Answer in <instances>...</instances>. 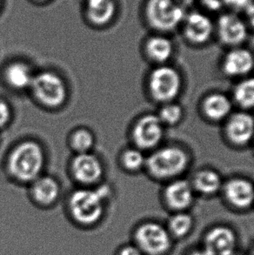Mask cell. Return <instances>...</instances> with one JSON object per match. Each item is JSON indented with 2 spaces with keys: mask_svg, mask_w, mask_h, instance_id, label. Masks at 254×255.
Listing matches in <instances>:
<instances>
[{
  "mask_svg": "<svg viewBox=\"0 0 254 255\" xmlns=\"http://www.w3.org/2000/svg\"><path fill=\"white\" fill-rule=\"evenodd\" d=\"M108 198L109 189L106 186L77 190L70 197L69 212L77 224L92 227L102 220Z\"/></svg>",
  "mask_w": 254,
  "mask_h": 255,
  "instance_id": "1",
  "label": "cell"
},
{
  "mask_svg": "<svg viewBox=\"0 0 254 255\" xmlns=\"http://www.w3.org/2000/svg\"><path fill=\"white\" fill-rule=\"evenodd\" d=\"M45 162L40 145L33 141H24L16 146L9 159V168L16 179L33 182L41 173Z\"/></svg>",
  "mask_w": 254,
  "mask_h": 255,
  "instance_id": "2",
  "label": "cell"
},
{
  "mask_svg": "<svg viewBox=\"0 0 254 255\" xmlns=\"http://www.w3.org/2000/svg\"><path fill=\"white\" fill-rule=\"evenodd\" d=\"M151 175L170 179L182 173L189 164L186 152L177 146H166L151 153L145 161Z\"/></svg>",
  "mask_w": 254,
  "mask_h": 255,
  "instance_id": "3",
  "label": "cell"
},
{
  "mask_svg": "<svg viewBox=\"0 0 254 255\" xmlns=\"http://www.w3.org/2000/svg\"><path fill=\"white\" fill-rule=\"evenodd\" d=\"M172 237L166 227L157 222H144L133 233L134 244L144 255H165L171 250Z\"/></svg>",
  "mask_w": 254,
  "mask_h": 255,
  "instance_id": "4",
  "label": "cell"
},
{
  "mask_svg": "<svg viewBox=\"0 0 254 255\" xmlns=\"http://www.w3.org/2000/svg\"><path fill=\"white\" fill-rule=\"evenodd\" d=\"M186 10L174 0H148L145 17L151 27L159 31H170L182 24Z\"/></svg>",
  "mask_w": 254,
  "mask_h": 255,
  "instance_id": "5",
  "label": "cell"
},
{
  "mask_svg": "<svg viewBox=\"0 0 254 255\" xmlns=\"http://www.w3.org/2000/svg\"><path fill=\"white\" fill-rule=\"evenodd\" d=\"M31 89L44 106L57 107L66 99V86L62 79L52 72H42L34 76Z\"/></svg>",
  "mask_w": 254,
  "mask_h": 255,
  "instance_id": "6",
  "label": "cell"
},
{
  "mask_svg": "<svg viewBox=\"0 0 254 255\" xmlns=\"http://www.w3.org/2000/svg\"><path fill=\"white\" fill-rule=\"evenodd\" d=\"M182 86L179 73L170 66H160L151 73L149 89L151 96L159 102L169 103L179 95Z\"/></svg>",
  "mask_w": 254,
  "mask_h": 255,
  "instance_id": "7",
  "label": "cell"
},
{
  "mask_svg": "<svg viewBox=\"0 0 254 255\" xmlns=\"http://www.w3.org/2000/svg\"><path fill=\"white\" fill-rule=\"evenodd\" d=\"M236 233L227 226H217L206 233L203 249L210 255H231L237 251Z\"/></svg>",
  "mask_w": 254,
  "mask_h": 255,
  "instance_id": "8",
  "label": "cell"
},
{
  "mask_svg": "<svg viewBox=\"0 0 254 255\" xmlns=\"http://www.w3.org/2000/svg\"><path fill=\"white\" fill-rule=\"evenodd\" d=\"M163 133V123L158 116L147 114L134 126L132 138L138 148L151 149L161 141Z\"/></svg>",
  "mask_w": 254,
  "mask_h": 255,
  "instance_id": "9",
  "label": "cell"
},
{
  "mask_svg": "<svg viewBox=\"0 0 254 255\" xmlns=\"http://www.w3.org/2000/svg\"><path fill=\"white\" fill-rule=\"evenodd\" d=\"M183 31L188 41L200 45L209 40L213 34V21L206 14L192 11L186 14L182 22Z\"/></svg>",
  "mask_w": 254,
  "mask_h": 255,
  "instance_id": "10",
  "label": "cell"
},
{
  "mask_svg": "<svg viewBox=\"0 0 254 255\" xmlns=\"http://www.w3.org/2000/svg\"><path fill=\"white\" fill-rule=\"evenodd\" d=\"M217 31L220 40L226 45H240L248 37L247 24L234 13H225L219 17Z\"/></svg>",
  "mask_w": 254,
  "mask_h": 255,
  "instance_id": "11",
  "label": "cell"
},
{
  "mask_svg": "<svg viewBox=\"0 0 254 255\" xmlns=\"http://www.w3.org/2000/svg\"><path fill=\"white\" fill-rule=\"evenodd\" d=\"M72 171L75 179L86 185L98 182L103 175V166L93 153H78L72 163Z\"/></svg>",
  "mask_w": 254,
  "mask_h": 255,
  "instance_id": "12",
  "label": "cell"
},
{
  "mask_svg": "<svg viewBox=\"0 0 254 255\" xmlns=\"http://www.w3.org/2000/svg\"><path fill=\"white\" fill-rule=\"evenodd\" d=\"M227 201L238 209H247L254 202V186L247 179H232L225 186Z\"/></svg>",
  "mask_w": 254,
  "mask_h": 255,
  "instance_id": "13",
  "label": "cell"
},
{
  "mask_svg": "<svg viewBox=\"0 0 254 255\" xmlns=\"http://www.w3.org/2000/svg\"><path fill=\"white\" fill-rule=\"evenodd\" d=\"M165 202L175 212H185L192 206L194 194L193 187L186 180H176L169 184L165 192Z\"/></svg>",
  "mask_w": 254,
  "mask_h": 255,
  "instance_id": "14",
  "label": "cell"
},
{
  "mask_svg": "<svg viewBox=\"0 0 254 255\" xmlns=\"http://www.w3.org/2000/svg\"><path fill=\"white\" fill-rule=\"evenodd\" d=\"M227 134L236 145L248 144L254 136V118L247 113L234 114L227 123Z\"/></svg>",
  "mask_w": 254,
  "mask_h": 255,
  "instance_id": "15",
  "label": "cell"
},
{
  "mask_svg": "<svg viewBox=\"0 0 254 255\" xmlns=\"http://www.w3.org/2000/svg\"><path fill=\"white\" fill-rule=\"evenodd\" d=\"M254 66V56L247 49L236 48L228 52L224 59L223 70L228 76H244Z\"/></svg>",
  "mask_w": 254,
  "mask_h": 255,
  "instance_id": "16",
  "label": "cell"
},
{
  "mask_svg": "<svg viewBox=\"0 0 254 255\" xmlns=\"http://www.w3.org/2000/svg\"><path fill=\"white\" fill-rule=\"evenodd\" d=\"M114 0H86V13L90 21L98 25L109 23L116 13Z\"/></svg>",
  "mask_w": 254,
  "mask_h": 255,
  "instance_id": "17",
  "label": "cell"
},
{
  "mask_svg": "<svg viewBox=\"0 0 254 255\" xmlns=\"http://www.w3.org/2000/svg\"><path fill=\"white\" fill-rule=\"evenodd\" d=\"M32 197L37 203L50 206L54 203L59 194V186L55 179L50 177H38L31 188Z\"/></svg>",
  "mask_w": 254,
  "mask_h": 255,
  "instance_id": "18",
  "label": "cell"
},
{
  "mask_svg": "<svg viewBox=\"0 0 254 255\" xmlns=\"http://www.w3.org/2000/svg\"><path fill=\"white\" fill-rule=\"evenodd\" d=\"M35 74L27 64L23 62L11 63L7 66L4 77L7 83L14 89L31 88Z\"/></svg>",
  "mask_w": 254,
  "mask_h": 255,
  "instance_id": "19",
  "label": "cell"
},
{
  "mask_svg": "<svg viewBox=\"0 0 254 255\" xmlns=\"http://www.w3.org/2000/svg\"><path fill=\"white\" fill-rule=\"evenodd\" d=\"M230 100L220 93H213L207 97L203 103V110L212 121H221L230 114Z\"/></svg>",
  "mask_w": 254,
  "mask_h": 255,
  "instance_id": "20",
  "label": "cell"
},
{
  "mask_svg": "<svg viewBox=\"0 0 254 255\" xmlns=\"http://www.w3.org/2000/svg\"><path fill=\"white\" fill-rule=\"evenodd\" d=\"M148 56L158 63L167 61L173 52L172 41L164 36H153L148 39L145 45Z\"/></svg>",
  "mask_w": 254,
  "mask_h": 255,
  "instance_id": "21",
  "label": "cell"
},
{
  "mask_svg": "<svg viewBox=\"0 0 254 255\" xmlns=\"http://www.w3.org/2000/svg\"><path fill=\"white\" fill-rule=\"evenodd\" d=\"M193 185L199 193L212 195L220 189L222 180L218 172L212 170H203L196 174Z\"/></svg>",
  "mask_w": 254,
  "mask_h": 255,
  "instance_id": "22",
  "label": "cell"
},
{
  "mask_svg": "<svg viewBox=\"0 0 254 255\" xmlns=\"http://www.w3.org/2000/svg\"><path fill=\"white\" fill-rule=\"evenodd\" d=\"M193 227V219L186 212H176L169 219L166 228L172 238L182 239L189 235Z\"/></svg>",
  "mask_w": 254,
  "mask_h": 255,
  "instance_id": "23",
  "label": "cell"
},
{
  "mask_svg": "<svg viewBox=\"0 0 254 255\" xmlns=\"http://www.w3.org/2000/svg\"><path fill=\"white\" fill-rule=\"evenodd\" d=\"M234 99L244 108L254 107V77L242 80L234 90Z\"/></svg>",
  "mask_w": 254,
  "mask_h": 255,
  "instance_id": "24",
  "label": "cell"
},
{
  "mask_svg": "<svg viewBox=\"0 0 254 255\" xmlns=\"http://www.w3.org/2000/svg\"><path fill=\"white\" fill-rule=\"evenodd\" d=\"M72 148L78 153L89 152L90 149L93 147L94 143L93 136L89 131L85 129H80L76 131L72 136Z\"/></svg>",
  "mask_w": 254,
  "mask_h": 255,
  "instance_id": "25",
  "label": "cell"
},
{
  "mask_svg": "<svg viewBox=\"0 0 254 255\" xmlns=\"http://www.w3.org/2000/svg\"><path fill=\"white\" fill-rule=\"evenodd\" d=\"M183 116L182 108L178 104L166 103L162 107L158 118L162 123L175 125L180 121Z\"/></svg>",
  "mask_w": 254,
  "mask_h": 255,
  "instance_id": "26",
  "label": "cell"
},
{
  "mask_svg": "<svg viewBox=\"0 0 254 255\" xmlns=\"http://www.w3.org/2000/svg\"><path fill=\"white\" fill-rule=\"evenodd\" d=\"M144 154L137 149H128L122 155V163L127 169L137 171L145 164Z\"/></svg>",
  "mask_w": 254,
  "mask_h": 255,
  "instance_id": "27",
  "label": "cell"
},
{
  "mask_svg": "<svg viewBox=\"0 0 254 255\" xmlns=\"http://www.w3.org/2000/svg\"><path fill=\"white\" fill-rule=\"evenodd\" d=\"M203 6L211 11H219L227 6V0H200Z\"/></svg>",
  "mask_w": 254,
  "mask_h": 255,
  "instance_id": "28",
  "label": "cell"
},
{
  "mask_svg": "<svg viewBox=\"0 0 254 255\" xmlns=\"http://www.w3.org/2000/svg\"><path fill=\"white\" fill-rule=\"evenodd\" d=\"M10 117V107L4 100H0V128H3L8 123Z\"/></svg>",
  "mask_w": 254,
  "mask_h": 255,
  "instance_id": "29",
  "label": "cell"
},
{
  "mask_svg": "<svg viewBox=\"0 0 254 255\" xmlns=\"http://www.w3.org/2000/svg\"><path fill=\"white\" fill-rule=\"evenodd\" d=\"M116 255H144L140 249L137 248L134 243L132 244H126L122 246L118 250Z\"/></svg>",
  "mask_w": 254,
  "mask_h": 255,
  "instance_id": "30",
  "label": "cell"
},
{
  "mask_svg": "<svg viewBox=\"0 0 254 255\" xmlns=\"http://www.w3.org/2000/svg\"><path fill=\"white\" fill-rule=\"evenodd\" d=\"M254 0H227V6L234 10H244Z\"/></svg>",
  "mask_w": 254,
  "mask_h": 255,
  "instance_id": "31",
  "label": "cell"
},
{
  "mask_svg": "<svg viewBox=\"0 0 254 255\" xmlns=\"http://www.w3.org/2000/svg\"><path fill=\"white\" fill-rule=\"evenodd\" d=\"M244 11L248 23L254 28V1L245 9Z\"/></svg>",
  "mask_w": 254,
  "mask_h": 255,
  "instance_id": "32",
  "label": "cell"
},
{
  "mask_svg": "<svg viewBox=\"0 0 254 255\" xmlns=\"http://www.w3.org/2000/svg\"><path fill=\"white\" fill-rule=\"evenodd\" d=\"M176 3L179 4V6L186 10V8L192 6L193 3H195L196 0H174Z\"/></svg>",
  "mask_w": 254,
  "mask_h": 255,
  "instance_id": "33",
  "label": "cell"
},
{
  "mask_svg": "<svg viewBox=\"0 0 254 255\" xmlns=\"http://www.w3.org/2000/svg\"><path fill=\"white\" fill-rule=\"evenodd\" d=\"M188 255H210L208 253L206 252L205 249H196V250H193L192 252L190 253Z\"/></svg>",
  "mask_w": 254,
  "mask_h": 255,
  "instance_id": "34",
  "label": "cell"
},
{
  "mask_svg": "<svg viewBox=\"0 0 254 255\" xmlns=\"http://www.w3.org/2000/svg\"><path fill=\"white\" fill-rule=\"evenodd\" d=\"M231 255H241V254H239V253L236 251V252H234V254H232Z\"/></svg>",
  "mask_w": 254,
  "mask_h": 255,
  "instance_id": "35",
  "label": "cell"
},
{
  "mask_svg": "<svg viewBox=\"0 0 254 255\" xmlns=\"http://www.w3.org/2000/svg\"><path fill=\"white\" fill-rule=\"evenodd\" d=\"M252 255H254V250H253V252H252Z\"/></svg>",
  "mask_w": 254,
  "mask_h": 255,
  "instance_id": "36",
  "label": "cell"
},
{
  "mask_svg": "<svg viewBox=\"0 0 254 255\" xmlns=\"http://www.w3.org/2000/svg\"><path fill=\"white\" fill-rule=\"evenodd\" d=\"M39 1H45V0H39Z\"/></svg>",
  "mask_w": 254,
  "mask_h": 255,
  "instance_id": "37",
  "label": "cell"
}]
</instances>
